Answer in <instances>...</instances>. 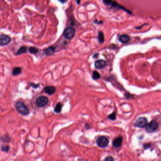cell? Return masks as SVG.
Wrapping results in <instances>:
<instances>
[{
  "instance_id": "obj_1",
  "label": "cell",
  "mask_w": 161,
  "mask_h": 161,
  "mask_svg": "<svg viewBox=\"0 0 161 161\" xmlns=\"http://www.w3.org/2000/svg\"><path fill=\"white\" fill-rule=\"evenodd\" d=\"M15 107L17 110L23 115H27L29 113L28 107L22 102H18L15 105Z\"/></svg>"
},
{
  "instance_id": "obj_2",
  "label": "cell",
  "mask_w": 161,
  "mask_h": 161,
  "mask_svg": "<svg viewBox=\"0 0 161 161\" xmlns=\"http://www.w3.org/2000/svg\"><path fill=\"white\" fill-rule=\"evenodd\" d=\"M146 130L147 132L152 133L155 131L158 127V124L156 121L153 120L146 125Z\"/></svg>"
},
{
  "instance_id": "obj_3",
  "label": "cell",
  "mask_w": 161,
  "mask_h": 161,
  "mask_svg": "<svg viewBox=\"0 0 161 161\" xmlns=\"http://www.w3.org/2000/svg\"><path fill=\"white\" fill-rule=\"evenodd\" d=\"M75 31L74 28L71 27H68L65 29L63 32L64 37L68 40L72 39L74 36Z\"/></svg>"
},
{
  "instance_id": "obj_4",
  "label": "cell",
  "mask_w": 161,
  "mask_h": 161,
  "mask_svg": "<svg viewBox=\"0 0 161 161\" xmlns=\"http://www.w3.org/2000/svg\"><path fill=\"white\" fill-rule=\"evenodd\" d=\"M48 102H49V100L47 97L42 96L39 97L36 100V104L38 107H42L46 106Z\"/></svg>"
},
{
  "instance_id": "obj_5",
  "label": "cell",
  "mask_w": 161,
  "mask_h": 161,
  "mask_svg": "<svg viewBox=\"0 0 161 161\" xmlns=\"http://www.w3.org/2000/svg\"><path fill=\"white\" fill-rule=\"evenodd\" d=\"M147 124V120L146 118L141 117L138 118L135 123V126L139 128L145 127Z\"/></svg>"
},
{
  "instance_id": "obj_6",
  "label": "cell",
  "mask_w": 161,
  "mask_h": 161,
  "mask_svg": "<svg viewBox=\"0 0 161 161\" xmlns=\"http://www.w3.org/2000/svg\"><path fill=\"white\" fill-rule=\"evenodd\" d=\"M109 143L108 139L104 136H101L98 138L97 140V145L100 147L103 148L106 147Z\"/></svg>"
},
{
  "instance_id": "obj_7",
  "label": "cell",
  "mask_w": 161,
  "mask_h": 161,
  "mask_svg": "<svg viewBox=\"0 0 161 161\" xmlns=\"http://www.w3.org/2000/svg\"><path fill=\"white\" fill-rule=\"evenodd\" d=\"M11 38L6 35H1L0 36V44L5 45L11 42Z\"/></svg>"
},
{
  "instance_id": "obj_8",
  "label": "cell",
  "mask_w": 161,
  "mask_h": 161,
  "mask_svg": "<svg viewBox=\"0 0 161 161\" xmlns=\"http://www.w3.org/2000/svg\"><path fill=\"white\" fill-rule=\"evenodd\" d=\"M123 140V138L122 136H119V137L116 138L113 142V145L115 148H118L120 147L122 143Z\"/></svg>"
},
{
  "instance_id": "obj_9",
  "label": "cell",
  "mask_w": 161,
  "mask_h": 161,
  "mask_svg": "<svg viewBox=\"0 0 161 161\" xmlns=\"http://www.w3.org/2000/svg\"><path fill=\"white\" fill-rule=\"evenodd\" d=\"M106 65V62L103 60H99L95 62V66L97 69H101L104 67Z\"/></svg>"
},
{
  "instance_id": "obj_10",
  "label": "cell",
  "mask_w": 161,
  "mask_h": 161,
  "mask_svg": "<svg viewBox=\"0 0 161 161\" xmlns=\"http://www.w3.org/2000/svg\"><path fill=\"white\" fill-rule=\"evenodd\" d=\"M56 89L53 86H49L44 88L45 92L49 95H52L55 92Z\"/></svg>"
},
{
  "instance_id": "obj_11",
  "label": "cell",
  "mask_w": 161,
  "mask_h": 161,
  "mask_svg": "<svg viewBox=\"0 0 161 161\" xmlns=\"http://www.w3.org/2000/svg\"><path fill=\"white\" fill-rule=\"evenodd\" d=\"M55 52V48L51 46L45 49L44 50V54L47 56L52 55Z\"/></svg>"
},
{
  "instance_id": "obj_12",
  "label": "cell",
  "mask_w": 161,
  "mask_h": 161,
  "mask_svg": "<svg viewBox=\"0 0 161 161\" xmlns=\"http://www.w3.org/2000/svg\"><path fill=\"white\" fill-rule=\"evenodd\" d=\"M119 40L122 43H125L130 41V37L126 34H123L120 36Z\"/></svg>"
},
{
  "instance_id": "obj_13",
  "label": "cell",
  "mask_w": 161,
  "mask_h": 161,
  "mask_svg": "<svg viewBox=\"0 0 161 161\" xmlns=\"http://www.w3.org/2000/svg\"><path fill=\"white\" fill-rule=\"evenodd\" d=\"M22 69L19 67H16L13 68L12 71V74L14 76H17L21 73Z\"/></svg>"
},
{
  "instance_id": "obj_14",
  "label": "cell",
  "mask_w": 161,
  "mask_h": 161,
  "mask_svg": "<svg viewBox=\"0 0 161 161\" xmlns=\"http://www.w3.org/2000/svg\"><path fill=\"white\" fill-rule=\"evenodd\" d=\"M98 39L100 43H102L104 42V40H105V38H104V35L102 32L100 31L99 32L98 34Z\"/></svg>"
},
{
  "instance_id": "obj_15",
  "label": "cell",
  "mask_w": 161,
  "mask_h": 161,
  "mask_svg": "<svg viewBox=\"0 0 161 161\" xmlns=\"http://www.w3.org/2000/svg\"><path fill=\"white\" fill-rule=\"evenodd\" d=\"M27 48L25 46H23L21 47L17 51L16 54L17 55H20L21 54L24 53L25 52H27Z\"/></svg>"
},
{
  "instance_id": "obj_16",
  "label": "cell",
  "mask_w": 161,
  "mask_h": 161,
  "mask_svg": "<svg viewBox=\"0 0 161 161\" xmlns=\"http://www.w3.org/2000/svg\"><path fill=\"white\" fill-rule=\"evenodd\" d=\"M61 108H62V104L59 103L57 104V105L56 106L54 109V111L57 113H59L61 112Z\"/></svg>"
},
{
  "instance_id": "obj_17",
  "label": "cell",
  "mask_w": 161,
  "mask_h": 161,
  "mask_svg": "<svg viewBox=\"0 0 161 161\" xmlns=\"http://www.w3.org/2000/svg\"><path fill=\"white\" fill-rule=\"evenodd\" d=\"M100 77V74L96 71H94L92 73V78L94 80H98Z\"/></svg>"
},
{
  "instance_id": "obj_18",
  "label": "cell",
  "mask_w": 161,
  "mask_h": 161,
  "mask_svg": "<svg viewBox=\"0 0 161 161\" xmlns=\"http://www.w3.org/2000/svg\"><path fill=\"white\" fill-rule=\"evenodd\" d=\"M29 51L31 54H36L38 52V49L35 47H31L29 49Z\"/></svg>"
},
{
  "instance_id": "obj_19",
  "label": "cell",
  "mask_w": 161,
  "mask_h": 161,
  "mask_svg": "<svg viewBox=\"0 0 161 161\" xmlns=\"http://www.w3.org/2000/svg\"><path fill=\"white\" fill-rule=\"evenodd\" d=\"M108 118L111 120H115L116 119V114L115 112L112 113L111 114H110V115H108Z\"/></svg>"
},
{
  "instance_id": "obj_20",
  "label": "cell",
  "mask_w": 161,
  "mask_h": 161,
  "mask_svg": "<svg viewBox=\"0 0 161 161\" xmlns=\"http://www.w3.org/2000/svg\"><path fill=\"white\" fill-rule=\"evenodd\" d=\"M113 0H103V3L107 5H111Z\"/></svg>"
},
{
  "instance_id": "obj_21",
  "label": "cell",
  "mask_w": 161,
  "mask_h": 161,
  "mask_svg": "<svg viewBox=\"0 0 161 161\" xmlns=\"http://www.w3.org/2000/svg\"><path fill=\"white\" fill-rule=\"evenodd\" d=\"M10 149L9 146H2V150L4 152H8Z\"/></svg>"
},
{
  "instance_id": "obj_22",
  "label": "cell",
  "mask_w": 161,
  "mask_h": 161,
  "mask_svg": "<svg viewBox=\"0 0 161 161\" xmlns=\"http://www.w3.org/2000/svg\"><path fill=\"white\" fill-rule=\"evenodd\" d=\"M151 143H145L143 145V147H144V149H148L149 148V147H150L151 146Z\"/></svg>"
},
{
  "instance_id": "obj_23",
  "label": "cell",
  "mask_w": 161,
  "mask_h": 161,
  "mask_svg": "<svg viewBox=\"0 0 161 161\" xmlns=\"http://www.w3.org/2000/svg\"><path fill=\"white\" fill-rule=\"evenodd\" d=\"M2 140L5 142H8L10 141V138L8 136H4L2 138Z\"/></svg>"
},
{
  "instance_id": "obj_24",
  "label": "cell",
  "mask_w": 161,
  "mask_h": 161,
  "mask_svg": "<svg viewBox=\"0 0 161 161\" xmlns=\"http://www.w3.org/2000/svg\"><path fill=\"white\" fill-rule=\"evenodd\" d=\"M105 161H114V159L111 156H108L105 159Z\"/></svg>"
},
{
  "instance_id": "obj_25",
  "label": "cell",
  "mask_w": 161,
  "mask_h": 161,
  "mask_svg": "<svg viewBox=\"0 0 161 161\" xmlns=\"http://www.w3.org/2000/svg\"><path fill=\"white\" fill-rule=\"evenodd\" d=\"M30 86H32V87L35 88V89H36V88H37L39 86V84H34V83H31L30 84Z\"/></svg>"
},
{
  "instance_id": "obj_26",
  "label": "cell",
  "mask_w": 161,
  "mask_h": 161,
  "mask_svg": "<svg viewBox=\"0 0 161 161\" xmlns=\"http://www.w3.org/2000/svg\"><path fill=\"white\" fill-rule=\"evenodd\" d=\"M58 1L61 4H65L68 1V0H58Z\"/></svg>"
},
{
  "instance_id": "obj_27",
  "label": "cell",
  "mask_w": 161,
  "mask_h": 161,
  "mask_svg": "<svg viewBox=\"0 0 161 161\" xmlns=\"http://www.w3.org/2000/svg\"><path fill=\"white\" fill-rule=\"evenodd\" d=\"M76 2L77 4H79L80 2V0H76Z\"/></svg>"
}]
</instances>
